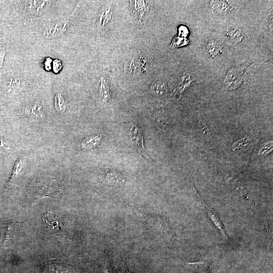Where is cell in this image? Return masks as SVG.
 Returning <instances> with one entry per match:
<instances>
[{"mask_svg": "<svg viewBox=\"0 0 273 273\" xmlns=\"http://www.w3.org/2000/svg\"><path fill=\"white\" fill-rule=\"evenodd\" d=\"M23 166V161L22 159H20L19 160V161H18L16 162L15 165L11 178H10L8 181V185L11 184L13 182H14V180L16 178L18 174L19 173L21 170L22 169Z\"/></svg>", "mask_w": 273, "mask_h": 273, "instance_id": "e0dca14e", "label": "cell"}, {"mask_svg": "<svg viewBox=\"0 0 273 273\" xmlns=\"http://www.w3.org/2000/svg\"><path fill=\"white\" fill-rule=\"evenodd\" d=\"M18 12L25 24L42 18L51 11L54 4L51 1H22L17 2Z\"/></svg>", "mask_w": 273, "mask_h": 273, "instance_id": "6da1fadb", "label": "cell"}, {"mask_svg": "<svg viewBox=\"0 0 273 273\" xmlns=\"http://www.w3.org/2000/svg\"><path fill=\"white\" fill-rule=\"evenodd\" d=\"M0 147L5 150L8 153H10L11 150L10 146L7 144L0 137Z\"/></svg>", "mask_w": 273, "mask_h": 273, "instance_id": "44dd1931", "label": "cell"}, {"mask_svg": "<svg viewBox=\"0 0 273 273\" xmlns=\"http://www.w3.org/2000/svg\"><path fill=\"white\" fill-rule=\"evenodd\" d=\"M6 52L7 49L6 46L3 44H0V69L2 68Z\"/></svg>", "mask_w": 273, "mask_h": 273, "instance_id": "ac0fdd59", "label": "cell"}, {"mask_svg": "<svg viewBox=\"0 0 273 273\" xmlns=\"http://www.w3.org/2000/svg\"><path fill=\"white\" fill-rule=\"evenodd\" d=\"M125 273H132V272H130V271H129V270L127 269V270H126Z\"/></svg>", "mask_w": 273, "mask_h": 273, "instance_id": "603a6c76", "label": "cell"}, {"mask_svg": "<svg viewBox=\"0 0 273 273\" xmlns=\"http://www.w3.org/2000/svg\"><path fill=\"white\" fill-rule=\"evenodd\" d=\"M211 9L219 14H224L231 10V7L226 1H212L211 3Z\"/></svg>", "mask_w": 273, "mask_h": 273, "instance_id": "4fadbf2b", "label": "cell"}, {"mask_svg": "<svg viewBox=\"0 0 273 273\" xmlns=\"http://www.w3.org/2000/svg\"><path fill=\"white\" fill-rule=\"evenodd\" d=\"M53 71L58 73L62 68V65L61 62L58 59H55L52 62Z\"/></svg>", "mask_w": 273, "mask_h": 273, "instance_id": "d6986e66", "label": "cell"}, {"mask_svg": "<svg viewBox=\"0 0 273 273\" xmlns=\"http://www.w3.org/2000/svg\"><path fill=\"white\" fill-rule=\"evenodd\" d=\"M24 113L26 116L36 120H41L44 116L43 106L38 102L25 106Z\"/></svg>", "mask_w": 273, "mask_h": 273, "instance_id": "5b68a950", "label": "cell"}, {"mask_svg": "<svg viewBox=\"0 0 273 273\" xmlns=\"http://www.w3.org/2000/svg\"><path fill=\"white\" fill-rule=\"evenodd\" d=\"M205 205L206 207L207 208V212L208 213V214L215 225V226H217V228L219 229L220 230H221L224 233L225 236L227 237L229 239H230V237L228 235L224 225H223V222L221 220L217 212L215 211L214 209L212 208L207 204L205 203Z\"/></svg>", "mask_w": 273, "mask_h": 273, "instance_id": "30bf717a", "label": "cell"}, {"mask_svg": "<svg viewBox=\"0 0 273 273\" xmlns=\"http://www.w3.org/2000/svg\"><path fill=\"white\" fill-rule=\"evenodd\" d=\"M27 83L26 79L22 77H12L5 82L4 88L8 93L12 91L18 92L23 90Z\"/></svg>", "mask_w": 273, "mask_h": 273, "instance_id": "8992f818", "label": "cell"}, {"mask_svg": "<svg viewBox=\"0 0 273 273\" xmlns=\"http://www.w3.org/2000/svg\"><path fill=\"white\" fill-rule=\"evenodd\" d=\"M149 1H130L132 13L140 23H144L148 19L151 3Z\"/></svg>", "mask_w": 273, "mask_h": 273, "instance_id": "277c9868", "label": "cell"}, {"mask_svg": "<svg viewBox=\"0 0 273 273\" xmlns=\"http://www.w3.org/2000/svg\"><path fill=\"white\" fill-rule=\"evenodd\" d=\"M210 261L205 260L196 262H185L187 268L194 271L203 272L210 270Z\"/></svg>", "mask_w": 273, "mask_h": 273, "instance_id": "7c38bea8", "label": "cell"}, {"mask_svg": "<svg viewBox=\"0 0 273 273\" xmlns=\"http://www.w3.org/2000/svg\"><path fill=\"white\" fill-rule=\"evenodd\" d=\"M98 86L103 98V102L109 101L111 92L109 78L105 73H103L101 76L98 81Z\"/></svg>", "mask_w": 273, "mask_h": 273, "instance_id": "ba28073f", "label": "cell"}, {"mask_svg": "<svg viewBox=\"0 0 273 273\" xmlns=\"http://www.w3.org/2000/svg\"><path fill=\"white\" fill-rule=\"evenodd\" d=\"M226 35L228 37L235 42L241 41L244 36V31L235 27H230L226 31Z\"/></svg>", "mask_w": 273, "mask_h": 273, "instance_id": "5bb4252c", "label": "cell"}, {"mask_svg": "<svg viewBox=\"0 0 273 273\" xmlns=\"http://www.w3.org/2000/svg\"><path fill=\"white\" fill-rule=\"evenodd\" d=\"M178 33L181 36H186L189 33L187 27L184 25L180 26L178 27Z\"/></svg>", "mask_w": 273, "mask_h": 273, "instance_id": "ffe728a7", "label": "cell"}, {"mask_svg": "<svg viewBox=\"0 0 273 273\" xmlns=\"http://www.w3.org/2000/svg\"><path fill=\"white\" fill-rule=\"evenodd\" d=\"M43 220L46 225L53 230L60 229L59 221L55 218L54 215L51 212L47 213L43 217Z\"/></svg>", "mask_w": 273, "mask_h": 273, "instance_id": "2e32d148", "label": "cell"}, {"mask_svg": "<svg viewBox=\"0 0 273 273\" xmlns=\"http://www.w3.org/2000/svg\"><path fill=\"white\" fill-rule=\"evenodd\" d=\"M112 3H106L100 9L96 20V27L100 36L104 35L108 31L113 16Z\"/></svg>", "mask_w": 273, "mask_h": 273, "instance_id": "3957f363", "label": "cell"}, {"mask_svg": "<svg viewBox=\"0 0 273 273\" xmlns=\"http://www.w3.org/2000/svg\"><path fill=\"white\" fill-rule=\"evenodd\" d=\"M52 62V60L50 59V58H48L45 60L44 67L46 70H50L51 69Z\"/></svg>", "mask_w": 273, "mask_h": 273, "instance_id": "7402d4cb", "label": "cell"}, {"mask_svg": "<svg viewBox=\"0 0 273 273\" xmlns=\"http://www.w3.org/2000/svg\"><path fill=\"white\" fill-rule=\"evenodd\" d=\"M78 4L67 17L57 20L48 25L43 30L42 34L47 38L58 37L74 25L78 12Z\"/></svg>", "mask_w": 273, "mask_h": 273, "instance_id": "7a4b0ae2", "label": "cell"}, {"mask_svg": "<svg viewBox=\"0 0 273 273\" xmlns=\"http://www.w3.org/2000/svg\"><path fill=\"white\" fill-rule=\"evenodd\" d=\"M206 50L212 57H215L222 52V46L219 42L210 40L207 42Z\"/></svg>", "mask_w": 273, "mask_h": 273, "instance_id": "9a60e30c", "label": "cell"}, {"mask_svg": "<svg viewBox=\"0 0 273 273\" xmlns=\"http://www.w3.org/2000/svg\"><path fill=\"white\" fill-rule=\"evenodd\" d=\"M55 108L60 114H63L67 108V100L62 91L57 92L54 98Z\"/></svg>", "mask_w": 273, "mask_h": 273, "instance_id": "8fae6325", "label": "cell"}, {"mask_svg": "<svg viewBox=\"0 0 273 273\" xmlns=\"http://www.w3.org/2000/svg\"><path fill=\"white\" fill-rule=\"evenodd\" d=\"M141 62L138 59L133 57L128 60L124 66V71L130 75H139L141 73V67L139 64Z\"/></svg>", "mask_w": 273, "mask_h": 273, "instance_id": "9c48e42d", "label": "cell"}, {"mask_svg": "<svg viewBox=\"0 0 273 273\" xmlns=\"http://www.w3.org/2000/svg\"><path fill=\"white\" fill-rule=\"evenodd\" d=\"M130 135L132 141L136 147L146 156H148L144 146V137L141 129L135 124L132 123L130 128Z\"/></svg>", "mask_w": 273, "mask_h": 273, "instance_id": "52a82bcc", "label": "cell"}]
</instances>
